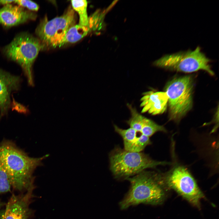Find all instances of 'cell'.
Here are the masks:
<instances>
[{"label":"cell","instance_id":"6da1fadb","mask_svg":"<svg viewBox=\"0 0 219 219\" xmlns=\"http://www.w3.org/2000/svg\"><path fill=\"white\" fill-rule=\"evenodd\" d=\"M49 156H29L12 141L4 140L0 143V164L8 174L12 188L20 192L35 189L33 173L36 168L43 165L42 161Z\"/></svg>","mask_w":219,"mask_h":219},{"label":"cell","instance_id":"7a4b0ae2","mask_svg":"<svg viewBox=\"0 0 219 219\" xmlns=\"http://www.w3.org/2000/svg\"><path fill=\"white\" fill-rule=\"evenodd\" d=\"M126 179L130 186L119 203L121 209L141 203L156 205L163 202L165 193L162 174L145 170Z\"/></svg>","mask_w":219,"mask_h":219},{"label":"cell","instance_id":"3957f363","mask_svg":"<svg viewBox=\"0 0 219 219\" xmlns=\"http://www.w3.org/2000/svg\"><path fill=\"white\" fill-rule=\"evenodd\" d=\"M109 162L110 169L114 177L126 179L147 169L171 164L153 160L141 152L129 151L119 147L115 148L110 153Z\"/></svg>","mask_w":219,"mask_h":219},{"label":"cell","instance_id":"277c9868","mask_svg":"<svg viewBox=\"0 0 219 219\" xmlns=\"http://www.w3.org/2000/svg\"><path fill=\"white\" fill-rule=\"evenodd\" d=\"M43 47L39 39L27 32L18 34L5 46V56L18 64L26 76L29 84L33 85L32 67L40 51Z\"/></svg>","mask_w":219,"mask_h":219},{"label":"cell","instance_id":"5b68a950","mask_svg":"<svg viewBox=\"0 0 219 219\" xmlns=\"http://www.w3.org/2000/svg\"><path fill=\"white\" fill-rule=\"evenodd\" d=\"M210 62V59L201 51L200 47H197L193 50L165 55L155 61L153 64L166 69L186 73L203 70L214 75Z\"/></svg>","mask_w":219,"mask_h":219},{"label":"cell","instance_id":"8992f818","mask_svg":"<svg viewBox=\"0 0 219 219\" xmlns=\"http://www.w3.org/2000/svg\"><path fill=\"white\" fill-rule=\"evenodd\" d=\"M193 80L186 75L174 78L165 87L170 119L178 121L192 108Z\"/></svg>","mask_w":219,"mask_h":219},{"label":"cell","instance_id":"52a82bcc","mask_svg":"<svg viewBox=\"0 0 219 219\" xmlns=\"http://www.w3.org/2000/svg\"><path fill=\"white\" fill-rule=\"evenodd\" d=\"M75 18L74 11L70 8L61 16L51 20H48L45 17L35 32L43 48L46 47L54 48L60 47L68 29L75 25Z\"/></svg>","mask_w":219,"mask_h":219},{"label":"cell","instance_id":"ba28073f","mask_svg":"<svg viewBox=\"0 0 219 219\" xmlns=\"http://www.w3.org/2000/svg\"><path fill=\"white\" fill-rule=\"evenodd\" d=\"M162 176L164 184L192 204L199 207L200 200L204 196L186 168L181 165L175 166L165 175L162 174Z\"/></svg>","mask_w":219,"mask_h":219},{"label":"cell","instance_id":"9c48e42d","mask_svg":"<svg viewBox=\"0 0 219 219\" xmlns=\"http://www.w3.org/2000/svg\"><path fill=\"white\" fill-rule=\"evenodd\" d=\"M34 189H30L24 193L12 195L2 219H29L32 212L29 206Z\"/></svg>","mask_w":219,"mask_h":219},{"label":"cell","instance_id":"30bf717a","mask_svg":"<svg viewBox=\"0 0 219 219\" xmlns=\"http://www.w3.org/2000/svg\"><path fill=\"white\" fill-rule=\"evenodd\" d=\"M36 15L18 5L8 3L0 8V24L8 28L34 20Z\"/></svg>","mask_w":219,"mask_h":219},{"label":"cell","instance_id":"8fae6325","mask_svg":"<svg viewBox=\"0 0 219 219\" xmlns=\"http://www.w3.org/2000/svg\"><path fill=\"white\" fill-rule=\"evenodd\" d=\"M115 131L122 137L124 149L134 152H141L148 145L151 144L149 137L130 127L124 129L114 126Z\"/></svg>","mask_w":219,"mask_h":219},{"label":"cell","instance_id":"7c38bea8","mask_svg":"<svg viewBox=\"0 0 219 219\" xmlns=\"http://www.w3.org/2000/svg\"><path fill=\"white\" fill-rule=\"evenodd\" d=\"M140 106L142 113L153 115L162 114L166 109L168 98L165 92L149 91L143 94Z\"/></svg>","mask_w":219,"mask_h":219},{"label":"cell","instance_id":"4fadbf2b","mask_svg":"<svg viewBox=\"0 0 219 219\" xmlns=\"http://www.w3.org/2000/svg\"><path fill=\"white\" fill-rule=\"evenodd\" d=\"M20 79L0 69V112L2 116L7 111L10 103V95L19 87Z\"/></svg>","mask_w":219,"mask_h":219},{"label":"cell","instance_id":"5bb4252c","mask_svg":"<svg viewBox=\"0 0 219 219\" xmlns=\"http://www.w3.org/2000/svg\"><path fill=\"white\" fill-rule=\"evenodd\" d=\"M95 17L92 15L89 17V23L86 26L74 25L68 29L63 38L60 47L68 43H75L85 36L92 30L97 29L98 23L95 22Z\"/></svg>","mask_w":219,"mask_h":219},{"label":"cell","instance_id":"9a60e30c","mask_svg":"<svg viewBox=\"0 0 219 219\" xmlns=\"http://www.w3.org/2000/svg\"><path fill=\"white\" fill-rule=\"evenodd\" d=\"M71 5L74 10L77 12L79 16L78 24L86 26L89 23V17L87 13L88 2L86 0H72Z\"/></svg>","mask_w":219,"mask_h":219},{"label":"cell","instance_id":"2e32d148","mask_svg":"<svg viewBox=\"0 0 219 219\" xmlns=\"http://www.w3.org/2000/svg\"><path fill=\"white\" fill-rule=\"evenodd\" d=\"M127 105L130 111L131 116L127 122L130 128L140 133L142 125L147 118L139 113L130 104H128Z\"/></svg>","mask_w":219,"mask_h":219},{"label":"cell","instance_id":"e0dca14e","mask_svg":"<svg viewBox=\"0 0 219 219\" xmlns=\"http://www.w3.org/2000/svg\"><path fill=\"white\" fill-rule=\"evenodd\" d=\"M12 187L9 176L0 164V193L10 192Z\"/></svg>","mask_w":219,"mask_h":219},{"label":"cell","instance_id":"ac0fdd59","mask_svg":"<svg viewBox=\"0 0 219 219\" xmlns=\"http://www.w3.org/2000/svg\"><path fill=\"white\" fill-rule=\"evenodd\" d=\"M14 3L29 11H36L39 9L38 5L35 2L30 0H14Z\"/></svg>","mask_w":219,"mask_h":219},{"label":"cell","instance_id":"d6986e66","mask_svg":"<svg viewBox=\"0 0 219 219\" xmlns=\"http://www.w3.org/2000/svg\"><path fill=\"white\" fill-rule=\"evenodd\" d=\"M14 0H0V4L5 5L13 2Z\"/></svg>","mask_w":219,"mask_h":219},{"label":"cell","instance_id":"ffe728a7","mask_svg":"<svg viewBox=\"0 0 219 219\" xmlns=\"http://www.w3.org/2000/svg\"><path fill=\"white\" fill-rule=\"evenodd\" d=\"M117 1H114L113 2L111 5H110V6L108 7V8L106 10V12H107L108 11H109L110 9L116 4V2Z\"/></svg>","mask_w":219,"mask_h":219},{"label":"cell","instance_id":"44dd1931","mask_svg":"<svg viewBox=\"0 0 219 219\" xmlns=\"http://www.w3.org/2000/svg\"><path fill=\"white\" fill-rule=\"evenodd\" d=\"M3 205V203L0 201V207Z\"/></svg>","mask_w":219,"mask_h":219}]
</instances>
